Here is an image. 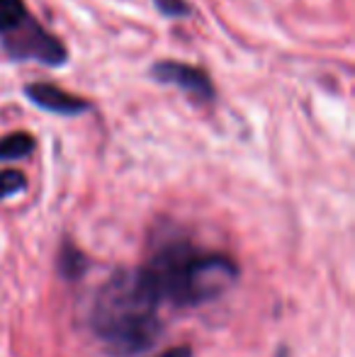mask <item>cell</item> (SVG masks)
Listing matches in <instances>:
<instances>
[{"label": "cell", "mask_w": 355, "mask_h": 357, "mask_svg": "<svg viewBox=\"0 0 355 357\" xmlns=\"http://www.w3.org/2000/svg\"><path fill=\"white\" fill-rule=\"evenodd\" d=\"M158 294L149 270H122L107 280L93 306V331L109 355L132 357L161 333Z\"/></svg>", "instance_id": "obj_1"}, {"label": "cell", "mask_w": 355, "mask_h": 357, "mask_svg": "<svg viewBox=\"0 0 355 357\" xmlns=\"http://www.w3.org/2000/svg\"><path fill=\"white\" fill-rule=\"evenodd\" d=\"M161 299L180 306H195L219 296L234 284L239 270L229 258L217 253H197L185 243H173L149 265Z\"/></svg>", "instance_id": "obj_2"}, {"label": "cell", "mask_w": 355, "mask_h": 357, "mask_svg": "<svg viewBox=\"0 0 355 357\" xmlns=\"http://www.w3.org/2000/svg\"><path fill=\"white\" fill-rule=\"evenodd\" d=\"M3 49L13 61H37L44 66H63L68 59V52L52 32L42 27L37 20L29 15L22 24L13 32L3 34Z\"/></svg>", "instance_id": "obj_3"}, {"label": "cell", "mask_w": 355, "mask_h": 357, "mask_svg": "<svg viewBox=\"0 0 355 357\" xmlns=\"http://www.w3.org/2000/svg\"><path fill=\"white\" fill-rule=\"evenodd\" d=\"M153 80L163 85H176L183 93H188L190 98L202 100V102H212L214 100V85L209 80V75L202 68L188 66V63L178 61H158L151 66Z\"/></svg>", "instance_id": "obj_4"}, {"label": "cell", "mask_w": 355, "mask_h": 357, "mask_svg": "<svg viewBox=\"0 0 355 357\" xmlns=\"http://www.w3.org/2000/svg\"><path fill=\"white\" fill-rule=\"evenodd\" d=\"M24 95L32 105H37L39 109H47L52 114H63V117H76L90 109V105L83 98L66 93L59 85L52 83H32L24 88Z\"/></svg>", "instance_id": "obj_5"}, {"label": "cell", "mask_w": 355, "mask_h": 357, "mask_svg": "<svg viewBox=\"0 0 355 357\" xmlns=\"http://www.w3.org/2000/svg\"><path fill=\"white\" fill-rule=\"evenodd\" d=\"M34 151V139L24 132H15L0 139V160H20Z\"/></svg>", "instance_id": "obj_6"}, {"label": "cell", "mask_w": 355, "mask_h": 357, "mask_svg": "<svg viewBox=\"0 0 355 357\" xmlns=\"http://www.w3.org/2000/svg\"><path fill=\"white\" fill-rule=\"evenodd\" d=\"M29 17L22 0H0V37L13 32L17 24Z\"/></svg>", "instance_id": "obj_7"}, {"label": "cell", "mask_w": 355, "mask_h": 357, "mask_svg": "<svg viewBox=\"0 0 355 357\" xmlns=\"http://www.w3.org/2000/svg\"><path fill=\"white\" fill-rule=\"evenodd\" d=\"M24 185H27V180H24V175L20 170H3L0 173V199L22 192Z\"/></svg>", "instance_id": "obj_8"}, {"label": "cell", "mask_w": 355, "mask_h": 357, "mask_svg": "<svg viewBox=\"0 0 355 357\" xmlns=\"http://www.w3.org/2000/svg\"><path fill=\"white\" fill-rule=\"evenodd\" d=\"M156 10L166 17H188L192 15V8L188 5V0H153Z\"/></svg>", "instance_id": "obj_9"}, {"label": "cell", "mask_w": 355, "mask_h": 357, "mask_svg": "<svg viewBox=\"0 0 355 357\" xmlns=\"http://www.w3.org/2000/svg\"><path fill=\"white\" fill-rule=\"evenodd\" d=\"M158 357H192V350H190L188 345H180V348H171V350H166V353H161Z\"/></svg>", "instance_id": "obj_10"}]
</instances>
